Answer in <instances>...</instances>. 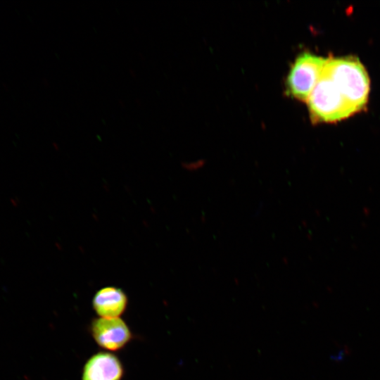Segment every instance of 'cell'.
<instances>
[{"label": "cell", "mask_w": 380, "mask_h": 380, "mask_svg": "<svg viewBox=\"0 0 380 380\" xmlns=\"http://www.w3.org/2000/svg\"><path fill=\"white\" fill-rule=\"evenodd\" d=\"M348 102L358 112L366 105L369 91V77L356 58H327L324 68Z\"/></svg>", "instance_id": "obj_1"}, {"label": "cell", "mask_w": 380, "mask_h": 380, "mask_svg": "<svg viewBox=\"0 0 380 380\" xmlns=\"http://www.w3.org/2000/svg\"><path fill=\"white\" fill-rule=\"evenodd\" d=\"M307 103L312 118L318 122H335L357 113L324 70Z\"/></svg>", "instance_id": "obj_2"}, {"label": "cell", "mask_w": 380, "mask_h": 380, "mask_svg": "<svg viewBox=\"0 0 380 380\" xmlns=\"http://www.w3.org/2000/svg\"><path fill=\"white\" fill-rule=\"evenodd\" d=\"M327 58L308 52L298 56L286 78V92L291 96L307 101L319 81Z\"/></svg>", "instance_id": "obj_3"}, {"label": "cell", "mask_w": 380, "mask_h": 380, "mask_svg": "<svg viewBox=\"0 0 380 380\" xmlns=\"http://www.w3.org/2000/svg\"><path fill=\"white\" fill-rule=\"evenodd\" d=\"M89 331L101 348L110 351L121 350L132 338L129 327L120 317L94 318Z\"/></svg>", "instance_id": "obj_4"}, {"label": "cell", "mask_w": 380, "mask_h": 380, "mask_svg": "<svg viewBox=\"0 0 380 380\" xmlns=\"http://www.w3.org/2000/svg\"><path fill=\"white\" fill-rule=\"evenodd\" d=\"M124 368L120 359L108 352L91 356L82 369V380H122Z\"/></svg>", "instance_id": "obj_5"}, {"label": "cell", "mask_w": 380, "mask_h": 380, "mask_svg": "<svg viewBox=\"0 0 380 380\" xmlns=\"http://www.w3.org/2000/svg\"><path fill=\"white\" fill-rule=\"evenodd\" d=\"M128 298L125 291L116 286H106L96 292L93 309L102 317H120L125 311Z\"/></svg>", "instance_id": "obj_6"}, {"label": "cell", "mask_w": 380, "mask_h": 380, "mask_svg": "<svg viewBox=\"0 0 380 380\" xmlns=\"http://www.w3.org/2000/svg\"><path fill=\"white\" fill-rule=\"evenodd\" d=\"M343 355L344 354H343V350H340L336 355H335L334 359L335 360H341L343 359Z\"/></svg>", "instance_id": "obj_7"}]
</instances>
